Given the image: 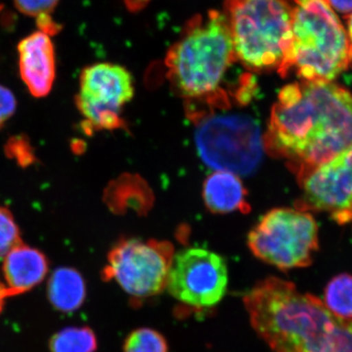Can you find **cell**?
Masks as SVG:
<instances>
[{
	"instance_id": "cell-1",
	"label": "cell",
	"mask_w": 352,
	"mask_h": 352,
	"mask_svg": "<svg viewBox=\"0 0 352 352\" xmlns=\"http://www.w3.org/2000/svg\"><path fill=\"white\" fill-rule=\"evenodd\" d=\"M270 149L300 171L352 145V94L333 82H294L282 88L266 136Z\"/></svg>"
},
{
	"instance_id": "cell-2",
	"label": "cell",
	"mask_w": 352,
	"mask_h": 352,
	"mask_svg": "<svg viewBox=\"0 0 352 352\" xmlns=\"http://www.w3.org/2000/svg\"><path fill=\"white\" fill-rule=\"evenodd\" d=\"M243 300L252 328L274 352H352V320L291 282L266 278Z\"/></svg>"
},
{
	"instance_id": "cell-3",
	"label": "cell",
	"mask_w": 352,
	"mask_h": 352,
	"mask_svg": "<svg viewBox=\"0 0 352 352\" xmlns=\"http://www.w3.org/2000/svg\"><path fill=\"white\" fill-rule=\"evenodd\" d=\"M237 61L223 12L192 18L168 52L166 66L173 87L188 98L214 94Z\"/></svg>"
},
{
	"instance_id": "cell-4",
	"label": "cell",
	"mask_w": 352,
	"mask_h": 352,
	"mask_svg": "<svg viewBox=\"0 0 352 352\" xmlns=\"http://www.w3.org/2000/svg\"><path fill=\"white\" fill-rule=\"evenodd\" d=\"M295 0H226L236 59L256 72L289 73Z\"/></svg>"
},
{
	"instance_id": "cell-5",
	"label": "cell",
	"mask_w": 352,
	"mask_h": 352,
	"mask_svg": "<svg viewBox=\"0 0 352 352\" xmlns=\"http://www.w3.org/2000/svg\"><path fill=\"white\" fill-rule=\"evenodd\" d=\"M289 72L307 82H333L352 64V44L326 0H295Z\"/></svg>"
},
{
	"instance_id": "cell-6",
	"label": "cell",
	"mask_w": 352,
	"mask_h": 352,
	"mask_svg": "<svg viewBox=\"0 0 352 352\" xmlns=\"http://www.w3.org/2000/svg\"><path fill=\"white\" fill-rule=\"evenodd\" d=\"M252 254L281 270L307 267L318 250V227L307 210H270L248 237Z\"/></svg>"
},
{
	"instance_id": "cell-7",
	"label": "cell",
	"mask_w": 352,
	"mask_h": 352,
	"mask_svg": "<svg viewBox=\"0 0 352 352\" xmlns=\"http://www.w3.org/2000/svg\"><path fill=\"white\" fill-rule=\"evenodd\" d=\"M199 156L210 168L248 175L263 159V141L258 122L248 116L208 118L196 131Z\"/></svg>"
},
{
	"instance_id": "cell-8",
	"label": "cell",
	"mask_w": 352,
	"mask_h": 352,
	"mask_svg": "<svg viewBox=\"0 0 352 352\" xmlns=\"http://www.w3.org/2000/svg\"><path fill=\"white\" fill-rule=\"evenodd\" d=\"M173 256L170 243L124 239L109 254L102 277L117 282L131 298L144 300L166 289Z\"/></svg>"
},
{
	"instance_id": "cell-9",
	"label": "cell",
	"mask_w": 352,
	"mask_h": 352,
	"mask_svg": "<svg viewBox=\"0 0 352 352\" xmlns=\"http://www.w3.org/2000/svg\"><path fill=\"white\" fill-rule=\"evenodd\" d=\"M133 78L124 67L111 63L88 66L80 74L78 110L85 131H112L122 126V107L133 98Z\"/></svg>"
},
{
	"instance_id": "cell-10",
	"label": "cell",
	"mask_w": 352,
	"mask_h": 352,
	"mask_svg": "<svg viewBox=\"0 0 352 352\" xmlns=\"http://www.w3.org/2000/svg\"><path fill=\"white\" fill-rule=\"evenodd\" d=\"M228 287V270L219 254L201 248H188L173 256L166 289L175 300L197 308L214 307Z\"/></svg>"
},
{
	"instance_id": "cell-11",
	"label": "cell",
	"mask_w": 352,
	"mask_h": 352,
	"mask_svg": "<svg viewBox=\"0 0 352 352\" xmlns=\"http://www.w3.org/2000/svg\"><path fill=\"white\" fill-rule=\"evenodd\" d=\"M302 210L329 212L339 224L351 222L352 214V145L325 163L300 171Z\"/></svg>"
},
{
	"instance_id": "cell-12",
	"label": "cell",
	"mask_w": 352,
	"mask_h": 352,
	"mask_svg": "<svg viewBox=\"0 0 352 352\" xmlns=\"http://www.w3.org/2000/svg\"><path fill=\"white\" fill-rule=\"evenodd\" d=\"M20 74L34 96L50 94L56 75L54 45L48 34L38 31L23 39L18 45Z\"/></svg>"
},
{
	"instance_id": "cell-13",
	"label": "cell",
	"mask_w": 352,
	"mask_h": 352,
	"mask_svg": "<svg viewBox=\"0 0 352 352\" xmlns=\"http://www.w3.org/2000/svg\"><path fill=\"white\" fill-rule=\"evenodd\" d=\"M4 279L10 296H19L41 283L48 272L43 252L21 243L3 258Z\"/></svg>"
},
{
	"instance_id": "cell-14",
	"label": "cell",
	"mask_w": 352,
	"mask_h": 352,
	"mask_svg": "<svg viewBox=\"0 0 352 352\" xmlns=\"http://www.w3.org/2000/svg\"><path fill=\"white\" fill-rule=\"evenodd\" d=\"M247 192L239 175L217 170L204 183V201L212 212L229 214L249 210Z\"/></svg>"
},
{
	"instance_id": "cell-15",
	"label": "cell",
	"mask_w": 352,
	"mask_h": 352,
	"mask_svg": "<svg viewBox=\"0 0 352 352\" xmlns=\"http://www.w3.org/2000/svg\"><path fill=\"white\" fill-rule=\"evenodd\" d=\"M47 294L51 305L59 311H75L82 307L87 296L85 280L74 268H58L48 281Z\"/></svg>"
},
{
	"instance_id": "cell-16",
	"label": "cell",
	"mask_w": 352,
	"mask_h": 352,
	"mask_svg": "<svg viewBox=\"0 0 352 352\" xmlns=\"http://www.w3.org/2000/svg\"><path fill=\"white\" fill-rule=\"evenodd\" d=\"M324 305L335 316L352 320V276L340 274L333 277L324 292Z\"/></svg>"
},
{
	"instance_id": "cell-17",
	"label": "cell",
	"mask_w": 352,
	"mask_h": 352,
	"mask_svg": "<svg viewBox=\"0 0 352 352\" xmlns=\"http://www.w3.org/2000/svg\"><path fill=\"white\" fill-rule=\"evenodd\" d=\"M51 352H94L96 336L90 328H68L60 331L50 340Z\"/></svg>"
},
{
	"instance_id": "cell-18",
	"label": "cell",
	"mask_w": 352,
	"mask_h": 352,
	"mask_svg": "<svg viewBox=\"0 0 352 352\" xmlns=\"http://www.w3.org/2000/svg\"><path fill=\"white\" fill-rule=\"evenodd\" d=\"M124 352H168L164 336L150 328H140L129 333L124 346Z\"/></svg>"
},
{
	"instance_id": "cell-19",
	"label": "cell",
	"mask_w": 352,
	"mask_h": 352,
	"mask_svg": "<svg viewBox=\"0 0 352 352\" xmlns=\"http://www.w3.org/2000/svg\"><path fill=\"white\" fill-rule=\"evenodd\" d=\"M21 243L19 228L13 215L7 208L0 207V261Z\"/></svg>"
},
{
	"instance_id": "cell-20",
	"label": "cell",
	"mask_w": 352,
	"mask_h": 352,
	"mask_svg": "<svg viewBox=\"0 0 352 352\" xmlns=\"http://www.w3.org/2000/svg\"><path fill=\"white\" fill-rule=\"evenodd\" d=\"M60 0H14L16 8L30 17L50 16Z\"/></svg>"
},
{
	"instance_id": "cell-21",
	"label": "cell",
	"mask_w": 352,
	"mask_h": 352,
	"mask_svg": "<svg viewBox=\"0 0 352 352\" xmlns=\"http://www.w3.org/2000/svg\"><path fill=\"white\" fill-rule=\"evenodd\" d=\"M16 110V99L8 88L0 85V126L12 117Z\"/></svg>"
},
{
	"instance_id": "cell-22",
	"label": "cell",
	"mask_w": 352,
	"mask_h": 352,
	"mask_svg": "<svg viewBox=\"0 0 352 352\" xmlns=\"http://www.w3.org/2000/svg\"><path fill=\"white\" fill-rule=\"evenodd\" d=\"M333 10L349 17L352 14V0H326Z\"/></svg>"
},
{
	"instance_id": "cell-23",
	"label": "cell",
	"mask_w": 352,
	"mask_h": 352,
	"mask_svg": "<svg viewBox=\"0 0 352 352\" xmlns=\"http://www.w3.org/2000/svg\"><path fill=\"white\" fill-rule=\"evenodd\" d=\"M152 0H124L126 7L131 12H138L151 2Z\"/></svg>"
},
{
	"instance_id": "cell-24",
	"label": "cell",
	"mask_w": 352,
	"mask_h": 352,
	"mask_svg": "<svg viewBox=\"0 0 352 352\" xmlns=\"http://www.w3.org/2000/svg\"><path fill=\"white\" fill-rule=\"evenodd\" d=\"M11 298L8 289L6 288V285L0 282V314H1L2 309H3L4 302H6V298Z\"/></svg>"
},
{
	"instance_id": "cell-25",
	"label": "cell",
	"mask_w": 352,
	"mask_h": 352,
	"mask_svg": "<svg viewBox=\"0 0 352 352\" xmlns=\"http://www.w3.org/2000/svg\"><path fill=\"white\" fill-rule=\"evenodd\" d=\"M347 27H349V38L351 39V43L352 44V14L347 17Z\"/></svg>"
},
{
	"instance_id": "cell-26",
	"label": "cell",
	"mask_w": 352,
	"mask_h": 352,
	"mask_svg": "<svg viewBox=\"0 0 352 352\" xmlns=\"http://www.w3.org/2000/svg\"><path fill=\"white\" fill-rule=\"evenodd\" d=\"M351 222H352V214H351Z\"/></svg>"
}]
</instances>
